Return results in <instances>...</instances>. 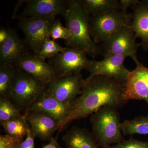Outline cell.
Returning <instances> with one entry per match:
<instances>
[{"instance_id": "23", "label": "cell", "mask_w": 148, "mask_h": 148, "mask_svg": "<svg viewBox=\"0 0 148 148\" xmlns=\"http://www.w3.org/2000/svg\"><path fill=\"white\" fill-rule=\"evenodd\" d=\"M10 99L0 98V121L1 122L18 118L23 116L20 113L21 110L12 103Z\"/></svg>"}, {"instance_id": "15", "label": "cell", "mask_w": 148, "mask_h": 148, "mask_svg": "<svg viewBox=\"0 0 148 148\" xmlns=\"http://www.w3.org/2000/svg\"><path fill=\"white\" fill-rule=\"evenodd\" d=\"M27 122L35 137L42 141H50L58 130L60 123L47 114L39 112H28L25 114Z\"/></svg>"}, {"instance_id": "18", "label": "cell", "mask_w": 148, "mask_h": 148, "mask_svg": "<svg viewBox=\"0 0 148 148\" xmlns=\"http://www.w3.org/2000/svg\"><path fill=\"white\" fill-rule=\"evenodd\" d=\"M66 148H101L92 133L85 128L73 126L63 136Z\"/></svg>"}, {"instance_id": "10", "label": "cell", "mask_w": 148, "mask_h": 148, "mask_svg": "<svg viewBox=\"0 0 148 148\" xmlns=\"http://www.w3.org/2000/svg\"><path fill=\"white\" fill-rule=\"evenodd\" d=\"M126 58L124 56L112 55L104 57L100 61L91 60L86 70L90 73L88 77L103 76L117 80L125 84L130 71L124 64Z\"/></svg>"}, {"instance_id": "3", "label": "cell", "mask_w": 148, "mask_h": 148, "mask_svg": "<svg viewBox=\"0 0 148 148\" xmlns=\"http://www.w3.org/2000/svg\"><path fill=\"white\" fill-rule=\"evenodd\" d=\"M92 134L101 148H107L124 140L117 108L102 107L91 114Z\"/></svg>"}, {"instance_id": "19", "label": "cell", "mask_w": 148, "mask_h": 148, "mask_svg": "<svg viewBox=\"0 0 148 148\" xmlns=\"http://www.w3.org/2000/svg\"><path fill=\"white\" fill-rule=\"evenodd\" d=\"M85 11L90 16L120 10L118 0H79Z\"/></svg>"}, {"instance_id": "28", "label": "cell", "mask_w": 148, "mask_h": 148, "mask_svg": "<svg viewBox=\"0 0 148 148\" xmlns=\"http://www.w3.org/2000/svg\"><path fill=\"white\" fill-rule=\"evenodd\" d=\"M34 138V136L32 133L31 128L29 127L26 139L21 143L20 148H36Z\"/></svg>"}, {"instance_id": "24", "label": "cell", "mask_w": 148, "mask_h": 148, "mask_svg": "<svg viewBox=\"0 0 148 148\" xmlns=\"http://www.w3.org/2000/svg\"><path fill=\"white\" fill-rule=\"evenodd\" d=\"M66 48L61 46L55 41L49 39L45 42L37 55L45 59L50 58L63 51Z\"/></svg>"}, {"instance_id": "6", "label": "cell", "mask_w": 148, "mask_h": 148, "mask_svg": "<svg viewBox=\"0 0 148 148\" xmlns=\"http://www.w3.org/2000/svg\"><path fill=\"white\" fill-rule=\"evenodd\" d=\"M129 26L123 27L108 39L98 45L100 55L103 57L112 55H122L132 58L135 63L138 61L137 56L141 44Z\"/></svg>"}, {"instance_id": "30", "label": "cell", "mask_w": 148, "mask_h": 148, "mask_svg": "<svg viewBox=\"0 0 148 148\" xmlns=\"http://www.w3.org/2000/svg\"><path fill=\"white\" fill-rule=\"evenodd\" d=\"M42 148H62L58 143L56 138H52L47 145L43 146Z\"/></svg>"}, {"instance_id": "26", "label": "cell", "mask_w": 148, "mask_h": 148, "mask_svg": "<svg viewBox=\"0 0 148 148\" xmlns=\"http://www.w3.org/2000/svg\"><path fill=\"white\" fill-rule=\"evenodd\" d=\"M107 148H148V142H143L131 138Z\"/></svg>"}, {"instance_id": "25", "label": "cell", "mask_w": 148, "mask_h": 148, "mask_svg": "<svg viewBox=\"0 0 148 148\" xmlns=\"http://www.w3.org/2000/svg\"><path fill=\"white\" fill-rule=\"evenodd\" d=\"M50 38L53 41L58 39H64L66 41V44L71 40V36L69 30L64 27L60 19H56L51 27L50 32Z\"/></svg>"}, {"instance_id": "13", "label": "cell", "mask_w": 148, "mask_h": 148, "mask_svg": "<svg viewBox=\"0 0 148 148\" xmlns=\"http://www.w3.org/2000/svg\"><path fill=\"white\" fill-rule=\"evenodd\" d=\"M21 18L32 16H56L66 18L69 9V1L28 0Z\"/></svg>"}, {"instance_id": "12", "label": "cell", "mask_w": 148, "mask_h": 148, "mask_svg": "<svg viewBox=\"0 0 148 148\" xmlns=\"http://www.w3.org/2000/svg\"><path fill=\"white\" fill-rule=\"evenodd\" d=\"M136 68L130 71L124 84L123 97L126 102L140 100L148 103V67L138 61Z\"/></svg>"}, {"instance_id": "21", "label": "cell", "mask_w": 148, "mask_h": 148, "mask_svg": "<svg viewBox=\"0 0 148 148\" xmlns=\"http://www.w3.org/2000/svg\"><path fill=\"white\" fill-rule=\"evenodd\" d=\"M6 134L23 141L29 127L25 115L21 117L1 122Z\"/></svg>"}, {"instance_id": "7", "label": "cell", "mask_w": 148, "mask_h": 148, "mask_svg": "<svg viewBox=\"0 0 148 148\" xmlns=\"http://www.w3.org/2000/svg\"><path fill=\"white\" fill-rule=\"evenodd\" d=\"M56 16H32L21 18L18 23L26 41L34 54H38L43 45L50 38V32Z\"/></svg>"}, {"instance_id": "32", "label": "cell", "mask_w": 148, "mask_h": 148, "mask_svg": "<svg viewBox=\"0 0 148 148\" xmlns=\"http://www.w3.org/2000/svg\"><path fill=\"white\" fill-rule=\"evenodd\" d=\"M26 2V1H18L16 4L15 5V7L14 9L13 14H12V18H15L16 16V12L18 11V9L20 8V6L23 5L24 3Z\"/></svg>"}, {"instance_id": "22", "label": "cell", "mask_w": 148, "mask_h": 148, "mask_svg": "<svg viewBox=\"0 0 148 148\" xmlns=\"http://www.w3.org/2000/svg\"><path fill=\"white\" fill-rule=\"evenodd\" d=\"M121 126L123 135H147L148 134V115L125 120L121 123Z\"/></svg>"}, {"instance_id": "31", "label": "cell", "mask_w": 148, "mask_h": 148, "mask_svg": "<svg viewBox=\"0 0 148 148\" xmlns=\"http://www.w3.org/2000/svg\"><path fill=\"white\" fill-rule=\"evenodd\" d=\"M8 29L4 28H1L0 29V45L4 42L8 37Z\"/></svg>"}, {"instance_id": "20", "label": "cell", "mask_w": 148, "mask_h": 148, "mask_svg": "<svg viewBox=\"0 0 148 148\" xmlns=\"http://www.w3.org/2000/svg\"><path fill=\"white\" fill-rule=\"evenodd\" d=\"M17 70L14 65L0 64V98L10 99Z\"/></svg>"}, {"instance_id": "17", "label": "cell", "mask_w": 148, "mask_h": 148, "mask_svg": "<svg viewBox=\"0 0 148 148\" xmlns=\"http://www.w3.org/2000/svg\"><path fill=\"white\" fill-rule=\"evenodd\" d=\"M8 37L0 45V64L15 66L16 63L28 53L24 42L16 32L9 29Z\"/></svg>"}, {"instance_id": "16", "label": "cell", "mask_w": 148, "mask_h": 148, "mask_svg": "<svg viewBox=\"0 0 148 148\" xmlns=\"http://www.w3.org/2000/svg\"><path fill=\"white\" fill-rule=\"evenodd\" d=\"M129 27L137 38L141 40L140 43L143 50L148 51V0H142L131 7Z\"/></svg>"}, {"instance_id": "9", "label": "cell", "mask_w": 148, "mask_h": 148, "mask_svg": "<svg viewBox=\"0 0 148 148\" xmlns=\"http://www.w3.org/2000/svg\"><path fill=\"white\" fill-rule=\"evenodd\" d=\"M87 55L80 48L67 47L62 52L49 58V63L61 76L81 73L83 70H87L91 63Z\"/></svg>"}, {"instance_id": "5", "label": "cell", "mask_w": 148, "mask_h": 148, "mask_svg": "<svg viewBox=\"0 0 148 148\" xmlns=\"http://www.w3.org/2000/svg\"><path fill=\"white\" fill-rule=\"evenodd\" d=\"M45 87L36 79L18 69L10 99L18 108L27 109L44 92Z\"/></svg>"}, {"instance_id": "29", "label": "cell", "mask_w": 148, "mask_h": 148, "mask_svg": "<svg viewBox=\"0 0 148 148\" xmlns=\"http://www.w3.org/2000/svg\"><path fill=\"white\" fill-rule=\"evenodd\" d=\"M139 0H120V10L124 12H127V9L139 2Z\"/></svg>"}, {"instance_id": "8", "label": "cell", "mask_w": 148, "mask_h": 148, "mask_svg": "<svg viewBox=\"0 0 148 148\" xmlns=\"http://www.w3.org/2000/svg\"><path fill=\"white\" fill-rule=\"evenodd\" d=\"M84 81L81 73L61 76L47 84L44 92L63 103H72L81 93Z\"/></svg>"}, {"instance_id": "14", "label": "cell", "mask_w": 148, "mask_h": 148, "mask_svg": "<svg viewBox=\"0 0 148 148\" xmlns=\"http://www.w3.org/2000/svg\"><path fill=\"white\" fill-rule=\"evenodd\" d=\"M74 101L63 103L43 92L27 109V112H39L47 114L58 121L60 125L69 117Z\"/></svg>"}, {"instance_id": "11", "label": "cell", "mask_w": 148, "mask_h": 148, "mask_svg": "<svg viewBox=\"0 0 148 148\" xmlns=\"http://www.w3.org/2000/svg\"><path fill=\"white\" fill-rule=\"evenodd\" d=\"M15 66L42 83L45 86L61 76L56 69L45 59L37 54L27 53Z\"/></svg>"}, {"instance_id": "4", "label": "cell", "mask_w": 148, "mask_h": 148, "mask_svg": "<svg viewBox=\"0 0 148 148\" xmlns=\"http://www.w3.org/2000/svg\"><path fill=\"white\" fill-rule=\"evenodd\" d=\"M130 21L131 14L120 10L90 15L91 38L96 44H100L121 29L129 26Z\"/></svg>"}, {"instance_id": "1", "label": "cell", "mask_w": 148, "mask_h": 148, "mask_svg": "<svg viewBox=\"0 0 148 148\" xmlns=\"http://www.w3.org/2000/svg\"><path fill=\"white\" fill-rule=\"evenodd\" d=\"M124 84L117 80L103 76L88 77L84 79L80 95L75 99L71 114L59 125L61 131L75 120L84 118L104 106L118 108L126 103L123 97Z\"/></svg>"}, {"instance_id": "27", "label": "cell", "mask_w": 148, "mask_h": 148, "mask_svg": "<svg viewBox=\"0 0 148 148\" xmlns=\"http://www.w3.org/2000/svg\"><path fill=\"white\" fill-rule=\"evenodd\" d=\"M22 141L10 135H5L0 136V148H20Z\"/></svg>"}, {"instance_id": "2", "label": "cell", "mask_w": 148, "mask_h": 148, "mask_svg": "<svg viewBox=\"0 0 148 148\" xmlns=\"http://www.w3.org/2000/svg\"><path fill=\"white\" fill-rule=\"evenodd\" d=\"M66 27L71 36L68 47L82 49L93 58L100 55L99 46L92 40L90 34V16L85 11L79 0H69V9L66 18Z\"/></svg>"}]
</instances>
